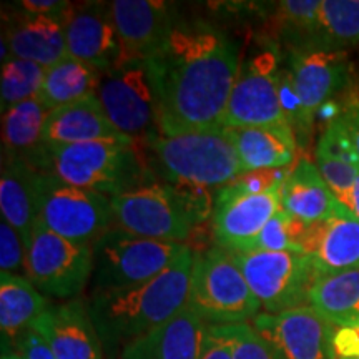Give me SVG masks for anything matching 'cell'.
Masks as SVG:
<instances>
[{"label": "cell", "instance_id": "cell-38", "mask_svg": "<svg viewBox=\"0 0 359 359\" xmlns=\"http://www.w3.org/2000/svg\"><path fill=\"white\" fill-rule=\"evenodd\" d=\"M17 8L24 11L32 15H43V17H67L72 4L64 2V0H20L17 2Z\"/></svg>", "mask_w": 359, "mask_h": 359}, {"label": "cell", "instance_id": "cell-35", "mask_svg": "<svg viewBox=\"0 0 359 359\" xmlns=\"http://www.w3.org/2000/svg\"><path fill=\"white\" fill-rule=\"evenodd\" d=\"M27 245L24 236L7 219L0 222V273H25Z\"/></svg>", "mask_w": 359, "mask_h": 359}, {"label": "cell", "instance_id": "cell-41", "mask_svg": "<svg viewBox=\"0 0 359 359\" xmlns=\"http://www.w3.org/2000/svg\"><path fill=\"white\" fill-rule=\"evenodd\" d=\"M2 359H24L19 354V351H4Z\"/></svg>", "mask_w": 359, "mask_h": 359}, {"label": "cell", "instance_id": "cell-1", "mask_svg": "<svg viewBox=\"0 0 359 359\" xmlns=\"http://www.w3.org/2000/svg\"><path fill=\"white\" fill-rule=\"evenodd\" d=\"M148 60L160 97V135L223 128L241 67L240 47L230 35L206 20L178 17Z\"/></svg>", "mask_w": 359, "mask_h": 359}, {"label": "cell", "instance_id": "cell-14", "mask_svg": "<svg viewBox=\"0 0 359 359\" xmlns=\"http://www.w3.org/2000/svg\"><path fill=\"white\" fill-rule=\"evenodd\" d=\"M273 359H338L336 326L311 306L278 314L262 313L250 321Z\"/></svg>", "mask_w": 359, "mask_h": 359}, {"label": "cell", "instance_id": "cell-19", "mask_svg": "<svg viewBox=\"0 0 359 359\" xmlns=\"http://www.w3.org/2000/svg\"><path fill=\"white\" fill-rule=\"evenodd\" d=\"M32 327L50 344L57 359H103V343L88 304L77 298L48 304Z\"/></svg>", "mask_w": 359, "mask_h": 359}, {"label": "cell", "instance_id": "cell-32", "mask_svg": "<svg viewBox=\"0 0 359 359\" xmlns=\"http://www.w3.org/2000/svg\"><path fill=\"white\" fill-rule=\"evenodd\" d=\"M320 20L327 48L359 43V0H321Z\"/></svg>", "mask_w": 359, "mask_h": 359}, {"label": "cell", "instance_id": "cell-39", "mask_svg": "<svg viewBox=\"0 0 359 359\" xmlns=\"http://www.w3.org/2000/svg\"><path fill=\"white\" fill-rule=\"evenodd\" d=\"M336 118L346 128L349 138H351L354 154H356L359 161V95L349 97L343 110L336 115Z\"/></svg>", "mask_w": 359, "mask_h": 359}, {"label": "cell", "instance_id": "cell-25", "mask_svg": "<svg viewBox=\"0 0 359 359\" xmlns=\"http://www.w3.org/2000/svg\"><path fill=\"white\" fill-rule=\"evenodd\" d=\"M43 172L24 161H2L0 175V210L2 218L24 236L25 245L40 219V193Z\"/></svg>", "mask_w": 359, "mask_h": 359}, {"label": "cell", "instance_id": "cell-16", "mask_svg": "<svg viewBox=\"0 0 359 359\" xmlns=\"http://www.w3.org/2000/svg\"><path fill=\"white\" fill-rule=\"evenodd\" d=\"M69 55L98 72L122 60V43L111 12V4H72L65 24Z\"/></svg>", "mask_w": 359, "mask_h": 359}, {"label": "cell", "instance_id": "cell-17", "mask_svg": "<svg viewBox=\"0 0 359 359\" xmlns=\"http://www.w3.org/2000/svg\"><path fill=\"white\" fill-rule=\"evenodd\" d=\"M110 4L122 43V60L150 58L178 19L173 4L160 0H115Z\"/></svg>", "mask_w": 359, "mask_h": 359}, {"label": "cell", "instance_id": "cell-11", "mask_svg": "<svg viewBox=\"0 0 359 359\" xmlns=\"http://www.w3.org/2000/svg\"><path fill=\"white\" fill-rule=\"evenodd\" d=\"M93 275V250L35 223L27 246L25 278L42 294L60 299H75Z\"/></svg>", "mask_w": 359, "mask_h": 359}, {"label": "cell", "instance_id": "cell-2", "mask_svg": "<svg viewBox=\"0 0 359 359\" xmlns=\"http://www.w3.org/2000/svg\"><path fill=\"white\" fill-rule=\"evenodd\" d=\"M195 251L190 246L154 280L122 290L93 291L88 311L103 349H123L188 306Z\"/></svg>", "mask_w": 359, "mask_h": 359}, {"label": "cell", "instance_id": "cell-29", "mask_svg": "<svg viewBox=\"0 0 359 359\" xmlns=\"http://www.w3.org/2000/svg\"><path fill=\"white\" fill-rule=\"evenodd\" d=\"M309 306L336 327L359 330V269L318 278L309 294Z\"/></svg>", "mask_w": 359, "mask_h": 359}, {"label": "cell", "instance_id": "cell-34", "mask_svg": "<svg viewBox=\"0 0 359 359\" xmlns=\"http://www.w3.org/2000/svg\"><path fill=\"white\" fill-rule=\"evenodd\" d=\"M231 344L233 359H273L271 353L250 323L217 325Z\"/></svg>", "mask_w": 359, "mask_h": 359}, {"label": "cell", "instance_id": "cell-30", "mask_svg": "<svg viewBox=\"0 0 359 359\" xmlns=\"http://www.w3.org/2000/svg\"><path fill=\"white\" fill-rule=\"evenodd\" d=\"M100 72L74 57L47 67L37 100L48 111L95 95Z\"/></svg>", "mask_w": 359, "mask_h": 359}, {"label": "cell", "instance_id": "cell-3", "mask_svg": "<svg viewBox=\"0 0 359 359\" xmlns=\"http://www.w3.org/2000/svg\"><path fill=\"white\" fill-rule=\"evenodd\" d=\"M151 165L165 183L219 190L240 178V160L228 128L201 130L147 142Z\"/></svg>", "mask_w": 359, "mask_h": 359}, {"label": "cell", "instance_id": "cell-27", "mask_svg": "<svg viewBox=\"0 0 359 359\" xmlns=\"http://www.w3.org/2000/svg\"><path fill=\"white\" fill-rule=\"evenodd\" d=\"M48 308L47 299L22 275L0 273V330L4 346L12 351L17 348L20 336L34 326Z\"/></svg>", "mask_w": 359, "mask_h": 359}, {"label": "cell", "instance_id": "cell-36", "mask_svg": "<svg viewBox=\"0 0 359 359\" xmlns=\"http://www.w3.org/2000/svg\"><path fill=\"white\" fill-rule=\"evenodd\" d=\"M17 351L24 359H57L50 344L34 327L27 330L20 336L19 343H17Z\"/></svg>", "mask_w": 359, "mask_h": 359}, {"label": "cell", "instance_id": "cell-7", "mask_svg": "<svg viewBox=\"0 0 359 359\" xmlns=\"http://www.w3.org/2000/svg\"><path fill=\"white\" fill-rule=\"evenodd\" d=\"M97 97L125 137L147 143L160 135V97L148 58H127L100 72Z\"/></svg>", "mask_w": 359, "mask_h": 359}, {"label": "cell", "instance_id": "cell-18", "mask_svg": "<svg viewBox=\"0 0 359 359\" xmlns=\"http://www.w3.org/2000/svg\"><path fill=\"white\" fill-rule=\"evenodd\" d=\"M65 24L67 17L32 15L17 8L13 15L4 20L2 62L22 58L47 69L69 57Z\"/></svg>", "mask_w": 359, "mask_h": 359}, {"label": "cell", "instance_id": "cell-42", "mask_svg": "<svg viewBox=\"0 0 359 359\" xmlns=\"http://www.w3.org/2000/svg\"><path fill=\"white\" fill-rule=\"evenodd\" d=\"M353 359H359V358H353Z\"/></svg>", "mask_w": 359, "mask_h": 359}, {"label": "cell", "instance_id": "cell-4", "mask_svg": "<svg viewBox=\"0 0 359 359\" xmlns=\"http://www.w3.org/2000/svg\"><path fill=\"white\" fill-rule=\"evenodd\" d=\"M133 140H98L48 148L45 173L107 196L148 185L147 167Z\"/></svg>", "mask_w": 359, "mask_h": 359}, {"label": "cell", "instance_id": "cell-5", "mask_svg": "<svg viewBox=\"0 0 359 359\" xmlns=\"http://www.w3.org/2000/svg\"><path fill=\"white\" fill-rule=\"evenodd\" d=\"M349 82V62L341 48H316L288 55L280 72L281 105L296 140L306 138L314 118Z\"/></svg>", "mask_w": 359, "mask_h": 359}, {"label": "cell", "instance_id": "cell-13", "mask_svg": "<svg viewBox=\"0 0 359 359\" xmlns=\"http://www.w3.org/2000/svg\"><path fill=\"white\" fill-rule=\"evenodd\" d=\"M40 222L62 238L80 245L95 240L114 226L110 196L82 190L45 173L40 193Z\"/></svg>", "mask_w": 359, "mask_h": 359}, {"label": "cell", "instance_id": "cell-40", "mask_svg": "<svg viewBox=\"0 0 359 359\" xmlns=\"http://www.w3.org/2000/svg\"><path fill=\"white\" fill-rule=\"evenodd\" d=\"M344 206H346L349 212H351L354 217L359 219V178L356 180V183H354L351 195H349V198Z\"/></svg>", "mask_w": 359, "mask_h": 359}, {"label": "cell", "instance_id": "cell-26", "mask_svg": "<svg viewBox=\"0 0 359 359\" xmlns=\"http://www.w3.org/2000/svg\"><path fill=\"white\" fill-rule=\"evenodd\" d=\"M228 130L243 173L290 168L296 158V137L291 127H241Z\"/></svg>", "mask_w": 359, "mask_h": 359}, {"label": "cell", "instance_id": "cell-37", "mask_svg": "<svg viewBox=\"0 0 359 359\" xmlns=\"http://www.w3.org/2000/svg\"><path fill=\"white\" fill-rule=\"evenodd\" d=\"M200 359H233L230 341L219 326H208Z\"/></svg>", "mask_w": 359, "mask_h": 359}, {"label": "cell", "instance_id": "cell-10", "mask_svg": "<svg viewBox=\"0 0 359 359\" xmlns=\"http://www.w3.org/2000/svg\"><path fill=\"white\" fill-rule=\"evenodd\" d=\"M110 200L114 226L137 236L185 243L198 224L178 188L165 182H151Z\"/></svg>", "mask_w": 359, "mask_h": 359}, {"label": "cell", "instance_id": "cell-28", "mask_svg": "<svg viewBox=\"0 0 359 359\" xmlns=\"http://www.w3.org/2000/svg\"><path fill=\"white\" fill-rule=\"evenodd\" d=\"M314 158L326 185L341 203L346 205L359 178V161L346 128L336 116L318 140Z\"/></svg>", "mask_w": 359, "mask_h": 359}, {"label": "cell", "instance_id": "cell-20", "mask_svg": "<svg viewBox=\"0 0 359 359\" xmlns=\"http://www.w3.org/2000/svg\"><path fill=\"white\" fill-rule=\"evenodd\" d=\"M304 253L321 276L359 269V219L343 205L331 218L308 224Z\"/></svg>", "mask_w": 359, "mask_h": 359}, {"label": "cell", "instance_id": "cell-24", "mask_svg": "<svg viewBox=\"0 0 359 359\" xmlns=\"http://www.w3.org/2000/svg\"><path fill=\"white\" fill-rule=\"evenodd\" d=\"M48 110L30 98L2 114V161H24L45 172L48 148L43 143V123Z\"/></svg>", "mask_w": 359, "mask_h": 359}, {"label": "cell", "instance_id": "cell-15", "mask_svg": "<svg viewBox=\"0 0 359 359\" xmlns=\"http://www.w3.org/2000/svg\"><path fill=\"white\" fill-rule=\"evenodd\" d=\"M281 210V187L264 193H250L236 182L215 193L213 236L219 248L246 253L266 223Z\"/></svg>", "mask_w": 359, "mask_h": 359}, {"label": "cell", "instance_id": "cell-12", "mask_svg": "<svg viewBox=\"0 0 359 359\" xmlns=\"http://www.w3.org/2000/svg\"><path fill=\"white\" fill-rule=\"evenodd\" d=\"M280 72V53L275 45L246 62L241 60L222 127H291L281 105Z\"/></svg>", "mask_w": 359, "mask_h": 359}, {"label": "cell", "instance_id": "cell-33", "mask_svg": "<svg viewBox=\"0 0 359 359\" xmlns=\"http://www.w3.org/2000/svg\"><path fill=\"white\" fill-rule=\"evenodd\" d=\"M308 224H304L280 210L253 241L250 251H294L304 253V238Z\"/></svg>", "mask_w": 359, "mask_h": 359}, {"label": "cell", "instance_id": "cell-22", "mask_svg": "<svg viewBox=\"0 0 359 359\" xmlns=\"http://www.w3.org/2000/svg\"><path fill=\"white\" fill-rule=\"evenodd\" d=\"M208 325L185 308L173 320L130 343L123 359H200Z\"/></svg>", "mask_w": 359, "mask_h": 359}, {"label": "cell", "instance_id": "cell-21", "mask_svg": "<svg viewBox=\"0 0 359 359\" xmlns=\"http://www.w3.org/2000/svg\"><path fill=\"white\" fill-rule=\"evenodd\" d=\"M98 140H132L115 128L97 93L83 100L58 107L47 114L43 143L47 148L77 145Z\"/></svg>", "mask_w": 359, "mask_h": 359}, {"label": "cell", "instance_id": "cell-8", "mask_svg": "<svg viewBox=\"0 0 359 359\" xmlns=\"http://www.w3.org/2000/svg\"><path fill=\"white\" fill-rule=\"evenodd\" d=\"M187 248L185 243L150 240L111 226L92 245L93 291L130 288L154 280Z\"/></svg>", "mask_w": 359, "mask_h": 359}, {"label": "cell", "instance_id": "cell-23", "mask_svg": "<svg viewBox=\"0 0 359 359\" xmlns=\"http://www.w3.org/2000/svg\"><path fill=\"white\" fill-rule=\"evenodd\" d=\"M336 198L323 180L316 163L302 158L291 168L281 187V210L304 224L325 222L341 210Z\"/></svg>", "mask_w": 359, "mask_h": 359}, {"label": "cell", "instance_id": "cell-9", "mask_svg": "<svg viewBox=\"0 0 359 359\" xmlns=\"http://www.w3.org/2000/svg\"><path fill=\"white\" fill-rule=\"evenodd\" d=\"M231 255L263 313L278 314L309 306V294L321 275L306 253L246 251Z\"/></svg>", "mask_w": 359, "mask_h": 359}, {"label": "cell", "instance_id": "cell-31", "mask_svg": "<svg viewBox=\"0 0 359 359\" xmlns=\"http://www.w3.org/2000/svg\"><path fill=\"white\" fill-rule=\"evenodd\" d=\"M45 67L22 58H7L2 62V82H0V105L2 114L19 103L37 98L42 88Z\"/></svg>", "mask_w": 359, "mask_h": 359}, {"label": "cell", "instance_id": "cell-6", "mask_svg": "<svg viewBox=\"0 0 359 359\" xmlns=\"http://www.w3.org/2000/svg\"><path fill=\"white\" fill-rule=\"evenodd\" d=\"M188 308L208 326L250 323L263 313L233 255L219 246L195 251Z\"/></svg>", "mask_w": 359, "mask_h": 359}]
</instances>
